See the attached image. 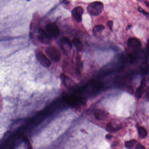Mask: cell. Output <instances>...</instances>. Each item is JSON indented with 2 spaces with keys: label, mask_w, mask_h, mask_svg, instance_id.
<instances>
[{
  "label": "cell",
  "mask_w": 149,
  "mask_h": 149,
  "mask_svg": "<svg viewBox=\"0 0 149 149\" xmlns=\"http://www.w3.org/2000/svg\"><path fill=\"white\" fill-rule=\"evenodd\" d=\"M84 10L81 7L75 8L72 11V15L76 21L78 22H81L82 17L83 14Z\"/></svg>",
  "instance_id": "cell-7"
},
{
  "label": "cell",
  "mask_w": 149,
  "mask_h": 149,
  "mask_svg": "<svg viewBox=\"0 0 149 149\" xmlns=\"http://www.w3.org/2000/svg\"><path fill=\"white\" fill-rule=\"evenodd\" d=\"M121 129V126H114L111 123H109L107 125L106 130L110 133L116 132Z\"/></svg>",
  "instance_id": "cell-13"
},
{
  "label": "cell",
  "mask_w": 149,
  "mask_h": 149,
  "mask_svg": "<svg viewBox=\"0 0 149 149\" xmlns=\"http://www.w3.org/2000/svg\"><path fill=\"white\" fill-rule=\"evenodd\" d=\"M47 55L55 62L59 61L61 59V54L59 50L54 47L47 48L46 50Z\"/></svg>",
  "instance_id": "cell-3"
},
{
  "label": "cell",
  "mask_w": 149,
  "mask_h": 149,
  "mask_svg": "<svg viewBox=\"0 0 149 149\" xmlns=\"http://www.w3.org/2000/svg\"><path fill=\"white\" fill-rule=\"evenodd\" d=\"M104 28L105 27L103 25H97L93 28V33L95 35L102 33V31L104 29Z\"/></svg>",
  "instance_id": "cell-16"
},
{
  "label": "cell",
  "mask_w": 149,
  "mask_h": 149,
  "mask_svg": "<svg viewBox=\"0 0 149 149\" xmlns=\"http://www.w3.org/2000/svg\"><path fill=\"white\" fill-rule=\"evenodd\" d=\"M40 35L38 36V40L43 44H49L51 41V37L45 30L40 28L39 29Z\"/></svg>",
  "instance_id": "cell-5"
},
{
  "label": "cell",
  "mask_w": 149,
  "mask_h": 149,
  "mask_svg": "<svg viewBox=\"0 0 149 149\" xmlns=\"http://www.w3.org/2000/svg\"><path fill=\"white\" fill-rule=\"evenodd\" d=\"M145 97L147 100L149 101V87L147 88L146 93Z\"/></svg>",
  "instance_id": "cell-21"
},
{
  "label": "cell",
  "mask_w": 149,
  "mask_h": 149,
  "mask_svg": "<svg viewBox=\"0 0 149 149\" xmlns=\"http://www.w3.org/2000/svg\"><path fill=\"white\" fill-rule=\"evenodd\" d=\"M138 10L139 12H140L141 13L145 15V16H148V17L149 16V13L146 12L142 8L139 7L138 8Z\"/></svg>",
  "instance_id": "cell-18"
},
{
  "label": "cell",
  "mask_w": 149,
  "mask_h": 149,
  "mask_svg": "<svg viewBox=\"0 0 149 149\" xmlns=\"http://www.w3.org/2000/svg\"><path fill=\"white\" fill-rule=\"evenodd\" d=\"M60 44L62 49L65 52H67L68 50H70L72 48V44L67 37H63L61 39Z\"/></svg>",
  "instance_id": "cell-11"
},
{
  "label": "cell",
  "mask_w": 149,
  "mask_h": 149,
  "mask_svg": "<svg viewBox=\"0 0 149 149\" xmlns=\"http://www.w3.org/2000/svg\"><path fill=\"white\" fill-rule=\"evenodd\" d=\"M146 86V82L145 78H143L141 81V84L139 87L137 88L136 92V96L138 98L142 97L145 91V88Z\"/></svg>",
  "instance_id": "cell-10"
},
{
  "label": "cell",
  "mask_w": 149,
  "mask_h": 149,
  "mask_svg": "<svg viewBox=\"0 0 149 149\" xmlns=\"http://www.w3.org/2000/svg\"><path fill=\"white\" fill-rule=\"evenodd\" d=\"M72 43L77 50L81 51L82 49V43L80 39L77 38H74L72 40Z\"/></svg>",
  "instance_id": "cell-14"
},
{
  "label": "cell",
  "mask_w": 149,
  "mask_h": 149,
  "mask_svg": "<svg viewBox=\"0 0 149 149\" xmlns=\"http://www.w3.org/2000/svg\"><path fill=\"white\" fill-rule=\"evenodd\" d=\"M138 132L139 137L142 139H144L146 137L147 135L146 130L142 126H139L138 127Z\"/></svg>",
  "instance_id": "cell-15"
},
{
  "label": "cell",
  "mask_w": 149,
  "mask_h": 149,
  "mask_svg": "<svg viewBox=\"0 0 149 149\" xmlns=\"http://www.w3.org/2000/svg\"><path fill=\"white\" fill-rule=\"evenodd\" d=\"M128 47L132 49H136L141 47V43L138 39L136 38H130L127 42Z\"/></svg>",
  "instance_id": "cell-8"
},
{
  "label": "cell",
  "mask_w": 149,
  "mask_h": 149,
  "mask_svg": "<svg viewBox=\"0 0 149 149\" xmlns=\"http://www.w3.org/2000/svg\"><path fill=\"white\" fill-rule=\"evenodd\" d=\"M104 6L100 1H95L91 3L87 8V10L90 14L93 16L100 15L103 10Z\"/></svg>",
  "instance_id": "cell-2"
},
{
  "label": "cell",
  "mask_w": 149,
  "mask_h": 149,
  "mask_svg": "<svg viewBox=\"0 0 149 149\" xmlns=\"http://www.w3.org/2000/svg\"><path fill=\"white\" fill-rule=\"evenodd\" d=\"M61 79L63 83L65 86L69 88H72L74 86V82L69 77L63 74L61 76Z\"/></svg>",
  "instance_id": "cell-12"
},
{
  "label": "cell",
  "mask_w": 149,
  "mask_h": 149,
  "mask_svg": "<svg viewBox=\"0 0 149 149\" xmlns=\"http://www.w3.org/2000/svg\"><path fill=\"white\" fill-rule=\"evenodd\" d=\"M138 142L135 139H132L129 141H126L125 143V146L128 149H131L134 147L135 145L137 144Z\"/></svg>",
  "instance_id": "cell-17"
},
{
  "label": "cell",
  "mask_w": 149,
  "mask_h": 149,
  "mask_svg": "<svg viewBox=\"0 0 149 149\" xmlns=\"http://www.w3.org/2000/svg\"><path fill=\"white\" fill-rule=\"evenodd\" d=\"M112 137V135H110V134H108V135H107L106 136V138L107 139H111Z\"/></svg>",
  "instance_id": "cell-22"
},
{
  "label": "cell",
  "mask_w": 149,
  "mask_h": 149,
  "mask_svg": "<svg viewBox=\"0 0 149 149\" xmlns=\"http://www.w3.org/2000/svg\"><path fill=\"white\" fill-rule=\"evenodd\" d=\"M36 57L38 61L45 68H48L51 65L50 61L41 52H38L36 54Z\"/></svg>",
  "instance_id": "cell-6"
},
{
  "label": "cell",
  "mask_w": 149,
  "mask_h": 149,
  "mask_svg": "<svg viewBox=\"0 0 149 149\" xmlns=\"http://www.w3.org/2000/svg\"><path fill=\"white\" fill-rule=\"evenodd\" d=\"M148 50H149V44H148Z\"/></svg>",
  "instance_id": "cell-24"
},
{
  "label": "cell",
  "mask_w": 149,
  "mask_h": 149,
  "mask_svg": "<svg viewBox=\"0 0 149 149\" xmlns=\"http://www.w3.org/2000/svg\"><path fill=\"white\" fill-rule=\"evenodd\" d=\"M145 3L146 6H147V7L148 8H149V1H146L145 2Z\"/></svg>",
  "instance_id": "cell-23"
},
{
  "label": "cell",
  "mask_w": 149,
  "mask_h": 149,
  "mask_svg": "<svg viewBox=\"0 0 149 149\" xmlns=\"http://www.w3.org/2000/svg\"><path fill=\"white\" fill-rule=\"evenodd\" d=\"M64 102L70 106L76 107L84 103L85 101L84 97L75 95H65L63 96Z\"/></svg>",
  "instance_id": "cell-1"
},
{
  "label": "cell",
  "mask_w": 149,
  "mask_h": 149,
  "mask_svg": "<svg viewBox=\"0 0 149 149\" xmlns=\"http://www.w3.org/2000/svg\"><path fill=\"white\" fill-rule=\"evenodd\" d=\"M135 148L136 149H145V147L143 146L141 144L137 143V144L136 145Z\"/></svg>",
  "instance_id": "cell-19"
},
{
  "label": "cell",
  "mask_w": 149,
  "mask_h": 149,
  "mask_svg": "<svg viewBox=\"0 0 149 149\" xmlns=\"http://www.w3.org/2000/svg\"><path fill=\"white\" fill-rule=\"evenodd\" d=\"M107 25H108V26L109 28L111 30H112V27H113V22L111 21H109L107 23Z\"/></svg>",
  "instance_id": "cell-20"
},
{
  "label": "cell",
  "mask_w": 149,
  "mask_h": 149,
  "mask_svg": "<svg viewBox=\"0 0 149 149\" xmlns=\"http://www.w3.org/2000/svg\"><path fill=\"white\" fill-rule=\"evenodd\" d=\"M109 113L106 111L101 109H97L95 111V116L96 119L98 121H102L106 119Z\"/></svg>",
  "instance_id": "cell-9"
},
{
  "label": "cell",
  "mask_w": 149,
  "mask_h": 149,
  "mask_svg": "<svg viewBox=\"0 0 149 149\" xmlns=\"http://www.w3.org/2000/svg\"><path fill=\"white\" fill-rule=\"evenodd\" d=\"M46 30L49 35L53 38H56L60 34L59 28L54 23L47 24L46 27Z\"/></svg>",
  "instance_id": "cell-4"
},
{
  "label": "cell",
  "mask_w": 149,
  "mask_h": 149,
  "mask_svg": "<svg viewBox=\"0 0 149 149\" xmlns=\"http://www.w3.org/2000/svg\"><path fill=\"white\" fill-rule=\"evenodd\" d=\"M27 1H30V0H27Z\"/></svg>",
  "instance_id": "cell-25"
}]
</instances>
